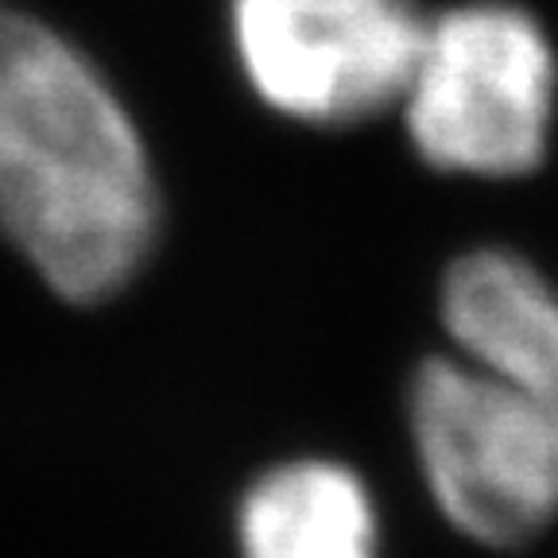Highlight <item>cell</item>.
Returning <instances> with one entry per match:
<instances>
[{
    "label": "cell",
    "mask_w": 558,
    "mask_h": 558,
    "mask_svg": "<svg viewBox=\"0 0 558 558\" xmlns=\"http://www.w3.org/2000/svg\"><path fill=\"white\" fill-rule=\"evenodd\" d=\"M442 323L473 368L558 403V291L523 256H458L442 279Z\"/></svg>",
    "instance_id": "5"
},
{
    "label": "cell",
    "mask_w": 558,
    "mask_h": 558,
    "mask_svg": "<svg viewBox=\"0 0 558 558\" xmlns=\"http://www.w3.org/2000/svg\"><path fill=\"white\" fill-rule=\"evenodd\" d=\"M229 27L256 97L323 129L400 105L427 35L415 0H229Z\"/></svg>",
    "instance_id": "4"
},
{
    "label": "cell",
    "mask_w": 558,
    "mask_h": 558,
    "mask_svg": "<svg viewBox=\"0 0 558 558\" xmlns=\"http://www.w3.org/2000/svg\"><path fill=\"white\" fill-rule=\"evenodd\" d=\"M0 233L70 303H105L148 264L159 191L97 66L0 0Z\"/></svg>",
    "instance_id": "1"
},
{
    "label": "cell",
    "mask_w": 558,
    "mask_h": 558,
    "mask_svg": "<svg viewBox=\"0 0 558 558\" xmlns=\"http://www.w3.org/2000/svg\"><path fill=\"white\" fill-rule=\"evenodd\" d=\"M236 558H380L368 485L345 462L271 465L236 505Z\"/></svg>",
    "instance_id": "6"
},
{
    "label": "cell",
    "mask_w": 558,
    "mask_h": 558,
    "mask_svg": "<svg viewBox=\"0 0 558 558\" xmlns=\"http://www.w3.org/2000/svg\"><path fill=\"white\" fill-rule=\"evenodd\" d=\"M418 473L450 527L481 547H523L558 520V403L430 357L408 388Z\"/></svg>",
    "instance_id": "2"
},
{
    "label": "cell",
    "mask_w": 558,
    "mask_h": 558,
    "mask_svg": "<svg viewBox=\"0 0 558 558\" xmlns=\"http://www.w3.org/2000/svg\"><path fill=\"white\" fill-rule=\"evenodd\" d=\"M558 66L535 16L477 0L427 24L403 89L411 144L430 167L512 179L543 163Z\"/></svg>",
    "instance_id": "3"
}]
</instances>
